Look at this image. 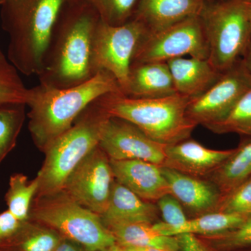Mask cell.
Wrapping results in <instances>:
<instances>
[{
    "label": "cell",
    "mask_w": 251,
    "mask_h": 251,
    "mask_svg": "<svg viewBox=\"0 0 251 251\" xmlns=\"http://www.w3.org/2000/svg\"><path fill=\"white\" fill-rule=\"evenodd\" d=\"M100 18L87 0H71L63 8L46 48L39 84L67 88L97 74L93 46Z\"/></svg>",
    "instance_id": "cell-1"
},
{
    "label": "cell",
    "mask_w": 251,
    "mask_h": 251,
    "mask_svg": "<svg viewBox=\"0 0 251 251\" xmlns=\"http://www.w3.org/2000/svg\"><path fill=\"white\" fill-rule=\"evenodd\" d=\"M122 93L115 77L100 71L82 83L67 88L39 84L29 88L27 106L29 133L38 150L46 149L72 126L90 103L109 94Z\"/></svg>",
    "instance_id": "cell-2"
},
{
    "label": "cell",
    "mask_w": 251,
    "mask_h": 251,
    "mask_svg": "<svg viewBox=\"0 0 251 251\" xmlns=\"http://www.w3.org/2000/svg\"><path fill=\"white\" fill-rule=\"evenodd\" d=\"M71 0H7L1 5L10 62L23 75H37L52 29Z\"/></svg>",
    "instance_id": "cell-3"
},
{
    "label": "cell",
    "mask_w": 251,
    "mask_h": 251,
    "mask_svg": "<svg viewBox=\"0 0 251 251\" xmlns=\"http://www.w3.org/2000/svg\"><path fill=\"white\" fill-rule=\"evenodd\" d=\"M108 95L90 103L72 126L46 149L45 159L36 175L39 188L35 198L62 191L71 173L99 145L107 122L111 117Z\"/></svg>",
    "instance_id": "cell-4"
},
{
    "label": "cell",
    "mask_w": 251,
    "mask_h": 251,
    "mask_svg": "<svg viewBox=\"0 0 251 251\" xmlns=\"http://www.w3.org/2000/svg\"><path fill=\"white\" fill-rule=\"evenodd\" d=\"M111 116L130 122L163 145L187 140L197 126L187 116L190 98L179 94L161 98H132L121 93L108 95Z\"/></svg>",
    "instance_id": "cell-5"
},
{
    "label": "cell",
    "mask_w": 251,
    "mask_h": 251,
    "mask_svg": "<svg viewBox=\"0 0 251 251\" xmlns=\"http://www.w3.org/2000/svg\"><path fill=\"white\" fill-rule=\"evenodd\" d=\"M29 219L92 251H103L116 244L100 216L81 205L64 190L34 198Z\"/></svg>",
    "instance_id": "cell-6"
},
{
    "label": "cell",
    "mask_w": 251,
    "mask_h": 251,
    "mask_svg": "<svg viewBox=\"0 0 251 251\" xmlns=\"http://www.w3.org/2000/svg\"><path fill=\"white\" fill-rule=\"evenodd\" d=\"M247 0H211L201 14L209 47L208 60L222 72L235 65L250 42Z\"/></svg>",
    "instance_id": "cell-7"
},
{
    "label": "cell",
    "mask_w": 251,
    "mask_h": 251,
    "mask_svg": "<svg viewBox=\"0 0 251 251\" xmlns=\"http://www.w3.org/2000/svg\"><path fill=\"white\" fill-rule=\"evenodd\" d=\"M189 55L208 59L209 47L201 16H193L171 27L144 35L132 63L168 62Z\"/></svg>",
    "instance_id": "cell-8"
},
{
    "label": "cell",
    "mask_w": 251,
    "mask_h": 251,
    "mask_svg": "<svg viewBox=\"0 0 251 251\" xmlns=\"http://www.w3.org/2000/svg\"><path fill=\"white\" fill-rule=\"evenodd\" d=\"M148 32L143 23L136 19L119 26L100 21L96 31L93 46L95 72L105 71L115 77L125 93L135 50Z\"/></svg>",
    "instance_id": "cell-9"
},
{
    "label": "cell",
    "mask_w": 251,
    "mask_h": 251,
    "mask_svg": "<svg viewBox=\"0 0 251 251\" xmlns=\"http://www.w3.org/2000/svg\"><path fill=\"white\" fill-rule=\"evenodd\" d=\"M115 181L110 158L98 145L71 173L63 190L100 216L108 206Z\"/></svg>",
    "instance_id": "cell-10"
},
{
    "label": "cell",
    "mask_w": 251,
    "mask_h": 251,
    "mask_svg": "<svg viewBox=\"0 0 251 251\" xmlns=\"http://www.w3.org/2000/svg\"><path fill=\"white\" fill-rule=\"evenodd\" d=\"M251 87V74L242 63L226 71L210 88L188 103L186 114L196 126L206 128L222 121Z\"/></svg>",
    "instance_id": "cell-11"
},
{
    "label": "cell",
    "mask_w": 251,
    "mask_h": 251,
    "mask_svg": "<svg viewBox=\"0 0 251 251\" xmlns=\"http://www.w3.org/2000/svg\"><path fill=\"white\" fill-rule=\"evenodd\" d=\"M99 146L111 160H142L163 167L166 147L155 141L130 122L111 116Z\"/></svg>",
    "instance_id": "cell-12"
},
{
    "label": "cell",
    "mask_w": 251,
    "mask_h": 251,
    "mask_svg": "<svg viewBox=\"0 0 251 251\" xmlns=\"http://www.w3.org/2000/svg\"><path fill=\"white\" fill-rule=\"evenodd\" d=\"M161 171L169 184L171 194L191 217L215 212L223 194L214 183L166 167H161Z\"/></svg>",
    "instance_id": "cell-13"
},
{
    "label": "cell",
    "mask_w": 251,
    "mask_h": 251,
    "mask_svg": "<svg viewBox=\"0 0 251 251\" xmlns=\"http://www.w3.org/2000/svg\"><path fill=\"white\" fill-rule=\"evenodd\" d=\"M235 150H211L188 138L174 145H167L166 160L163 167L191 176L207 178L228 159Z\"/></svg>",
    "instance_id": "cell-14"
},
{
    "label": "cell",
    "mask_w": 251,
    "mask_h": 251,
    "mask_svg": "<svg viewBox=\"0 0 251 251\" xmlns=\"http://www.w3.org/2000/svg\"><path fill=\"white\" fill-rule=\"evenodd\" d=\"M115 179L144 201L156 203L171 194L161 166L142 160H111Z\"/></svg>",
    "instance_id": "cell-15"
},
{
    "label": "cell",
    "mask_w": 251,
    "mask_h": 251,
    "mask_svg": "<svg viewBox=\"0 0 251 251\" xmlns=\"http://www.w3.org/2000/svg\"><path fill=\"white\" fill-rule=\"evenodd\" d=\"M159 211L156 203L144 201L115 180L106 209L100 216L107 229L133 224L158 223Z\"/></svg>",
    "instance_id": "cell-16"
},
{
    "label": "cell",
    "mask_w": 251,
    "mask_h": 251,
    "mask_svg": "<svg viewBox=\"0 0 251 251\" xmlns=\"http://www.w3.org/2000/svg\"><path fill=\"white\" fill-rule=\"evenodd\" d=\"M208 0H140L133 18L148 33L171 27L186 18L201 16Z\"/></svg>",
    "instance_id": "cell-17"
},
{
    "label": "cell",
    "mask_w": 251,
    "mask_h": 251,
    "mask_svg": "<svg viewBox=\"0 0 251 251\" xmlns=\"http://www.w3.org/2000/svg\"><path fill=\"white\" fill-rule=\"evenodd\" d=\"M176 93L167 62L132 63L124 95L153 99Z\"/></svg>",
    "instance_id": "cell-18"
},
{
    "label": "cell",
    "mask_w": 251,
    "mask_h": 251,
    "mask_svg": "<svg viewBox=\"0 0 251 251\" xmlns=\"http://www.w3.org/2000/svg\"><path fill=\"white\" fill-rule=\"evenodd\" d=\"M167 64L176 93L190 99L204 93L222 75L208 59L180 57L171 59Z\"/></svg>",
    "instance_id": "cell-19"
},
{
    "label": "cell",
    "mask_w": 251,
    "mask_h": 251,
    "mask_svg": "<svg viewBox=\"0 0 251 251\" xmlns=\"http://www.w3.org/2000/svg\"><path fill=\"white\" fill-rule=\"evenodd\" d=\"M249 217L250 216L242 214L215 211L188 219L184 224L176 227H171L163 222L156 223L153 224V227L159 233L166 236L191 233L201 237H207L218 235L237 228Z\"/></svg>",
    "instance_id": "cell-20"
},
{
    "label": "cell",
    "mask_w": 251,
    "mask_h": 251,
    "mask_svg": "<svg viewBox=\"0 0 251 251\" xmlns=\"http://www.w3.org/2000/svg\"><path fill=\"white\" fill-rule=\"evenodd\" d=\"M117 245L122 247L156 248L169 251H179L175 236L161 234L153 225L133 224L123 225L109 229Z\"/></svg>",
    "instance_id": "cell-21"
},
{
    "label": "cell",
    "mask_w": 251,
    "mask_h": 251,
    "mask_svg": "<svg viewBox=\"0 0 251 251\" xmlns=\"http://www.w3.org/2000/svg\"><path fill=\"white\" fill-rule=\"evenodd\" d=\"M62 237L44 225L28 219L0 251H54Z\"/></svg>",
    "instance_id": "cell-22"
},
{
    "label": "cell",
    "mask_w": 251,
    "mask_h": 251,
    "mask_svg": "<svg viewBox=\"0 0 251 251\" xmlns=\"http://www.w3.org/2000/svg\"><path fill=\"white\" fill-rule=\"evenodd\" d=\"M251 175V140L236 148L233 154L206 179L214 183L224 196Z\"/></svg>",
    "instance_id": "cell-23"
},
{
    "label": "cell",
    "mask_w": 251,
    "mask_h": 251,
    "mask_svg": "<svg viewBox=\"0 0 251 251\" xmlns=\"http://www.w3.org/2000/svg\"><path fill=\"white\" fill-rule=\"evenodd\" d=\"M39 188L38 178L29 180L26 175L17 173L10 177L5 195L7 209L19 221L29 219V211Z\"/></svg>",
    "instance_id": "cell-24"
},
{
    "label": "cell",
    "mask_w": 251,
    "mask_h": 251,
    "mask_svg": "<svg viewBox=\"0 0 251 251\" xmlns=\"http://www.w3.org/2000/svg\"><path fill=\"white\" fill-rule=\"evenodd\" d=\"M25 103L0 104V165L17 144L26 118Z\"/></svg>",
    "instance_id": "cell-25"
},
{
    "label": "cell",
    "mask_w": 251,
    "mask_h": 251,
    "mask_svg": "<svg viewBox=\"0 0 251 251\" xmlns=\"http://www.w3.org/2000/svg\"><path fill=\"white\" fill-rule=\"evenodd\" d=\"M29 89L23 83L19 72L0 49V104L27 105Z\"/></svg>",
    "instance_id": "cell-26"
},
{
    "label": "cell",
    "mask_w": 251,
    "mask_h": 251,
    "mask_svg": "<svg viewBox=\"0 0 251 251\" xmlns=\"http://www.w3.org/2000/svg\"><path fill=\"white\" fill-rule=\"evenodd\" d=\"M206 128L218 134L234 133L251 136V87L224 120Z\"/></svg>",
    "instance_id": "cell-27"
},
{
    "label": "cell",
    "mask_w": 251,
    "mask_h": 251,
    "mask_svg": "<svg viewBox=\"0 0 251 251\" xmlns=\"http://www.w3.org/2000/svg\"><path fill=\"white\" fill-rule=\"evenodd\" d=\"M213 251H242L251 249V216L237 228L207 237L198 236Z\"/></svg>",
    "instance_id": "cell-28"
},
{
    "label": "cell",
    "mask_w": 251,
    "mask_h": 251,
    "mask_svg": "<svg viewBox=\"0 0 251 251\" xmlns=\"http://www.w3.org/2000/svg\"><path fill=\"white\" fill-rule=\"evenodd\" d=\"M98 13L100 21L119 26L133 19L140 0H87Z\"/></svg>",
    "instance_id": "cell-29"
},
{
    "label": "cell",
    "mask_w": 251,
    "mask_h": 251,
    "mask_svg": "<svg viewBox=\"0 0 251 251\" xmlns=\"http://www.w3.org/2000/svg\"><path fill=\"white\" fill-rule=\"evenodd\" d=\"M216 211L251 216V175L223 196Z\"/></svg>",
    "instance_id": "cell-30"
},
{
    "label": "cell",
    "mask_w": 251,
    "mask_h": 251,
    "mask_svg": "<svg viewBox=\"0 0 251 251\" xmlns=\"http://www.w3.org/2000/svg\"><path fill=\"white\" fill-rule=\"evenodd\" d=\"M156 204L163 222L168 226L176 227L184 224L188 219L182 205L171 194L160 198Z\"/></svg>",
    "instance_id": "cell-31"
},
{
    "label": "cell",
    "mask_w": 251,
    "mask_h": 251,
    "mask_svg": "<svg viewBox=\"0 0 251 251\" xmlns=\"http://www.w3.org/2000/svg\"><path fill=\"white\" fill-rule=\"evenodd\" d=\"M23 223L8 209L0 213V246L9 240L18 232Z\"/></svg>",
    "instance_id": "cell-32"
},
{
    "label": "cell",
    "mask_w": 251,
    "mask_h": 251,
    "mask_svg": "<svg viewBox=\"0 0 251 251\" xmlns=\"http://www.w3.org/2000/svg\"><path fill=\"white\" fill-rule=\"evenodd\" d=\"M179 246V251H213L198 236L191 233L175 235Z\"/></svg>",
    "instance_id": "cell-33"
},
{
    "label": "cell",
    "mask_w": 251,
    "mask_h": 251,
    "mask_svg": "<svg viewBox=\"0 0 251 251\" xmlns=\"http://www.w3.org/2000/svg\"><path fill=\"white\" fill-rule=\"evenodd\" d=\"M54 251H92L87 249L83 246L77 244L76 242H72L69 239L62 238L58 246L56 247Z\"/></svg>",
    "instance_id": "cell-34"
},
{
    "label": "cell",
    "mask_w": 251,
    "mask_h": 251,
    "mask_svg": "<svg viewBox=\"0 0 251 251\" xmlns=\"http://www.w3.org/2000/svg\"><path fill=\"white\" fill-rule=\"evenodd\" d=\"M125 251H169L156 248L122 247Z\"/></svg>",
    "instance_id": "cell-35"
},
{
    "label": "cell",
    "mask_w": 251,
    "mask_h": 251,
    "mask_svg": "<svg viewBox=\"0 0 251 251\" xmlns=\"http://www.w3.org/2000/svg\"><path fill=\"white\" fill-rule=\"evenodd\" d=\"M103 251H125L123 249L117 244L112 246V247L108 248V249Z\"/></svg>",
    "instance_id": "cell-36"
},
{
    "label": "cell",
    "mask_w": 251,
    "mask_h": 251,
    "mask_svg": "<svg viewBox=\"0 0 251 251\" xmlns=\"http://www.w3.org/2000/svg\"><path fill=\"white\" fill-rule=\"evenodd\" d=\"M246 5H247V13L251 23V0H247Z\"/></svg>",
    "instance_id": "cell-37"
},
{
    "label": "cell",
    "mask_w": 251,
    "mask_h": 251,
    "mask_svg": "<svg viewBox=\"0 0 251 251\" xmlns=\"http://www.w3.org/2000/svg\"><path fill=\"white\" fill-rule=\"evenodd\" d=\"M247 65L248 68H249V69H251V52H250V55H249V64H246Z\"/></svg>",
    "instance_id": "cell-38"
},
{
    "label": "cell",
    "mask_w": 251,
    "mask_h": 251,
    "mask_svg": "<svg viewBox=\"0 0 251 251\" xmlns=\"http://www.w3.org/2000/svg\"><path fill=\"white\" fill-rule=\"evenodd\" d=\"M7 1V0H0V5L4 4L5 1Z\"/></svg>",
    "instance_id": "cell-39"
},
{
    "label": "cell",
    "mask_w": 251,
    "mask_h": 251,
    "mask_svg": "<svg viewBox=\"0 0 251 251\" xmlns=\"http://www.w3.org/2000/svg\"><path fill=\"white\" fill-rule=\"evenodd\" d=\"M242 251H251V249H249V250Z\"/></svg>",
    "instance_id": "cell-40"
},
{
    "label": "cell",
    "mask_w": 251,
    "mask_h": 251,
    "mask_svg": "<svg viewBox=\"0 0 251 251\" xmlns=\"http://www.w3.org/2000/svg\"><path fill=\"white\" fill-rule=\"evenodd\" d=\"M208 1H211V0H208Z\"/></svg>",
    "instance_id": "cell-41"
}]
</instances>
